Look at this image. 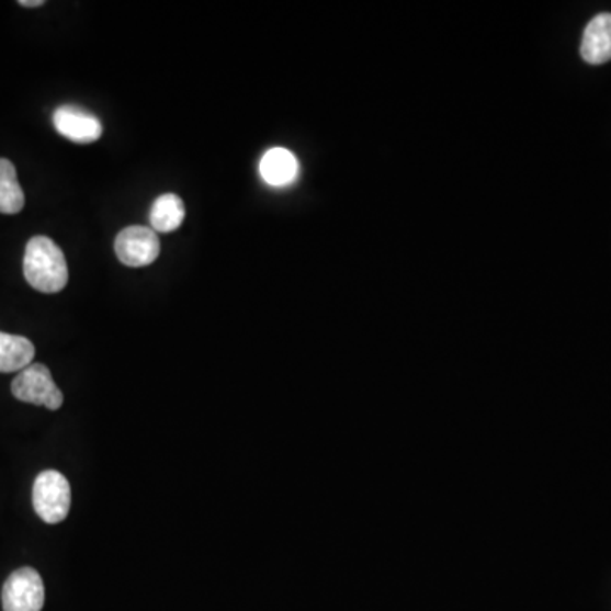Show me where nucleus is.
I'll return each instance as SVG.
<instances>
[{"label": "nucleus", "mask_w": 611, "mask_h": 611, "mask_svg": "<svg viewBox=\"0 0 611 611\" xmlns=\"http://www.w3.org/2000/svg\"><path fill=\"white\" fill-rule=\"evenodd\" d=\"M582 60L589 65H603L611 60V14H600L589 21L582 34Z\"/></svg>", "instance_id": "nucleus-7"}, {"label": "nucleus", "mask_w": 611, "mask_h": 611, "mask_svg": "<svg viewBox=\"0 0 611 611\" xmlns=\"http://www.w3.org/2000/svg\"><path fill=\"white\" fill-rule=\"evenodd\" d=\"M53 124L65 138L70 142L87 145L98 142L102 136V124L94 114L76 108V105H61L53 113Z\"/></svg>", "instance_id": "nucleus-6"}, {"label": "nucleus", "mask_w": 611, "mask_h": 611, "mask_svg": "<svg viewBox=\"0 0 611 611\" xmlns=\"http://www.w3.org/2000/svg\"><path fill=\"white\" fill-rule=\"evenodd\" d=\"M185 206L176 194H163L155 201L150 211V225L155 233H170L181 228Z\"/></svg>", "instance_id": "nucleus-10"}, {"label": "nucleus", "mask_w": 611, "mask_h": 611, "mask_svg": "<svg viewBox=\"0 0 611 611\" xmlns=\"http://www.w3.org/2000/svg\"><path fill=\"white\" fill-rule=\"evenodd\" d=\"M33 341L20 335H9L0 331V372H21L33 364Z\"/></svg>", "instance_id": "nucleus-9"}, {"label": "nucleus", "mask_w": 611, "mask_h": 611, "mask_svg": "<svg viewBox=\"0 0 611 611\" xmlns=\"http://www.w3.org/2000/svg\"><path fill=\"white\" fill-rule=\"evenodd\" d=\"M11 389L20 401L45 406L52 411L64 405V393L53 381L49 369L43 364H31L21 371L12 381Z\"/></svg>", "instance_id": "nucleus-3"}, {"label": "nucleus", "mask_w": 611, "mask_h": 611, "mask_svg": "<svg viewBox=\"0 0 611 611\" xmlns=\"http://www.w3.org/2000/svg\"><path fill=\"white\" fill-rule=\"evenodd\" d=\"M260 176L267 184L274 188L291 185L299 177V161L293 151L272 148L260 160Z\"/></svg>", "instance_id": "nucleus-8"}, {"label": "nucleus", "mask_w": 611, "mask_h": 611, "mask_svg": "<svg viewBox=\"0 0 611 611\" xmlns=\"http://www.w3.org/2000/svg\"><path fill=\"white\" fill-rule=\"evenodd\" d=\"M71 491L67 477L58 471H43L33 486V507L48 525H57L68 517Z\"/></svg>", "instance_id": "nucleus-2"}, {"label": "nucleus", "mask_w": 611, "mask_h": 611, "mask_svg": "<svg viewBox=\"0 0 611 611\" xmlns=\"http://www.w3.org/2000/svg\"><path fill=\"white\" fill-rule=\"evenodd\" d=\"M45 4L43 0H21L20 5L23 8H42Z\"/></svg>", "instance_id": "nucleus-12"}, {"label": "nucleus", "mask_w": 611, "mask_h": 611, "mask_svg": "<svg viewBox=\"0 0 611 611\" xmlns=\"http://www.w3.org/2000/svg\"><path fill=\"white\" fill-rule=\"evenodd\" d=\"M24 203L26 200L14 163L8 158H0V213L18 214L23 211Z\"/></svg>", "instance_id": "nucleus-11"}, {"label": "nucleus", "mask_w": 611, "mask_h": 611, "mask_svg": "<svg viewBox=\"0 0 611 611\" xmlns=\"http://www.w3.org/2000/svg\"><path fill=\"white\" fill-rule=\"evenodd\" d=\"M117 259L126 267H147L160 256V240L148 226H129L117 235Z\"/></svg>", "instance_id": "nucleus-5"}, {"label": "nucleus", "mask_w": 611, "mask_h": 611, "mask_svg": "<svg viewBox=\"0 0 611 611\" xmlns=\"http://www.w3.org/2000/svg\"><path fill=\"white\" fill-rule=\"evenodd\" d=\"M23 271L31 287L39 293L57 294L67 287V259L52 238L34 237L27 241Z\"/></svg>", "instance_id": "nucleus-1"}, {"label": "nucleus", "mask_w": 611, "mask_h": 611, "mask_svg": "<svg viewBox=\"0 0 611 611\" xmlns=\"http://www.w3.org/2000/svg\"><path fill=\"white\" fill-rule=\"evenodd\" d=\"M45 604V585L38 570L21 567L9 576L2 588L4 611H42Z\"/></svg>", "instance_id": "nucleus-4"}]
</instances>
